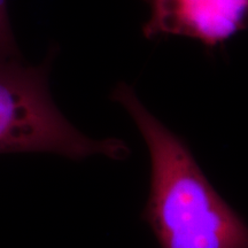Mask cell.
<instances>
[{"label": "cell", "mask_w": 248, "mask_h": 248, "mask_svg": "<svg viewBox=\"0 0 248 248\" xmlns=\"http://www.w3.org/2000/svg\"><path fill=\"white\" fill-rule=\"evenodd\" d=\"M113 100L131 116L146 144L151 183L144 219L161 248H248V226L222 199L190 148L121 83Z\"/></svg>", "instance_id": "6da1fadb"}, {"label": "cell", "mask_w": 248, "mask_h": 248, "mask_svg": "<svg viewBox=\"0 0 248 248\" xmlns=\"http://www.w3.org/2000/svg\"><path fill=\"white\" fill-rule=\"evenodd\" d=\"M54 52L38 66L21 59L0 60V154L53 153L71 160L105 155L123 160L120 139H92L62 115L51 97L48 74Z\"/></svg>", "instance_id": "7a4b0ae2"}, {"label": "cell", "mask_w": 248, "mask_h": 248, "mask_svg": "<svg viewBox=\"0 0 248 248\" xmlns=\"http://www.w3.org/2000/svg\"><path fill=\"white\" fill-rule=\"evenodd\" d=\"M148 39L179 36L215 48L248 28V0H146Z\"/></svg>", "instance_id": "3957f363"}, {"label": "cell", "mask_w": 248, "mask_h": 248, "mask_svg": "<svg viewBox=\"0 0 248 248\" xmlns=\"http://www.w3.org/2000/svg\"><path fill=\"white\" fill-rule=\"evenodd\" d=\"M4 59H21V55L12 29L7 0H0V60Z\"/></svg>", "instance_id": "277c9868"}]
</instances>
